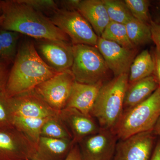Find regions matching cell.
I'll return each instance as SVG.
<instances>
[{
	"label": "cell",
	"instance_id": "1",
	"mask_svg": "<svg viewBox=\"0 0 160 160\" xmlns=\"http://www.w3.org/2000/svg\"><path fill=\"white\" fill-rule=\"evenodd\" d=\"M56 73L40 57L34 42L27 39L24 40L18 46L9 71L6 87V98L32 91Z\"/></svg>",
	"mask_w": 160,
	"mask_h": 160
},
{
	"label": "cell",
	"instance_id": "2",
	"mask_svg": "<svg viewBox=\"0 0 160 160\" xmlns=\"http://www.w3.org/2000/svg\"><path fill=\"white\" fill-rule=\"evenodd\" d=\"M2 5L4 20L1 29L26 35L36 40L70 41L49 18L21 0L2 1Z\"/></svg>",
	"mask_w": 160,
	"mask_h": 160
},
{
	"label": "cell",
	"instance_id": "3",
	"mask_svg": "<svg viewBox=\"0 0 160 160\" xmlns=\"http://www.w3.org/2000/svg\"><path fill=\"white\" fill-rule=\"evenodd\" d=\"M129 86V74H123L104 83L90 115L101 128L114 131L124 112V102Z\"/></svg>",
	"mask_w": 160,
	"mask_h": 160
},
{
	"label": "cell",
	"instance_id": "4",
	"mask_svg": "<svg viewBox=\"0 0 160 160\" xmlns=\"http://www.w3.org/2000/svg\"><path fill=\"white\" fill-rule=\"evenodd\" d=\"M160 117V86L148 98L124 110L114 132L118 139L152 131Z\"/></svg>",
	"mask_w": 160,
	"mask_h": 160
},
{
	"label": "cell",
	"instance_id": "5",
	"mask_svg": "<svg viewBox=\"0 0 160 160\" xmlns=\"http://www.w3.org/2000/svg\"><path fill=\"white\" fill-rule=\"evenodd\" d=\"M72 46L73 60L70 70L76 82L90 85L106 82L110 70L97 48L86 45Z\"/></svg>",
	"mask_w": 160,
	"mask_h": 160
},
{
	"label": "cell",
	"instance_id": "6",
	"mask_svg": "<svg viewBox=\"0 0 160 160\" xmlns=\"http://www.w3.org/2000/svg\"><path fill=\"white\" fill-rule=\"evenodd\" d=\"M49 18L55 26L69 37L72 45L96 47L98 37L88 21L77 10L59 9Z\"/></svg>",
	"mask_w": 160,
	"mask_h": 160
},
{
	"label": "cell",
	"instance_id": "7",
	"mask_svg": "<svg viewBox=\"0 0 160 160\" xmlns=\"http://www.w3.org/2000/svg\"><path fill=\"white\" fill-rule=\"evenodd\" d=\"M75 81L69 69L56 73L38 85L34 90L52 108L60 111L66 108Z\"/></svg>",
	"mask_w": 160,
	"mask_h": 160
},
{
	"label": "cell",
	"instance_id": "8",
	"mask_svg": "<svg viewBox=\"0 0 160 160\" xmlns=\"http://www.w3.org/2000/svg\"><path fill=\"white\" fill-rule=\"evenodd\" d=\"M35 47L40 57L56 72L71 69L73 60V46L69 42L36 40Z\"/></svg>",
	"mask_w": 160,
	"mask_h": 160
},
{
	"label": "cell",
	"instance_id": "9",
	"mask_svg": "<svg viewBox=\"0 0 160 160\" xmlns=\"http://www.w3.org/2000/svg\"><path fill=\"white\" fill-rule=\"evenodd\" d=\"M118 138L114 132L101 128L78 143L82 160H112Z\"/></svg>",
	"mask_w": 160,
	"mask_h": 160
},
{
	"label": "cell",
	"instance_id": "10",
	"mask_svg": "<svg viewBox=\"0 0 160 160\" xmlns=\"http://www.w3.org/2000/svg\"><path fill=\"white\" fill-rule=\"evenodd\" d=\"M36 146L16 128L0 132V160H32Z\"/></svg>",
	"mask_w": 160,
	"mask_h": 160
},
{
	"label": "cell",
	"instance_id": "11",
	"mask_svg": "<svg viewBox=\"0 0 160 160\" xmlns=\"http://www.w3.org/2000/svg\"><path fill=\"white\" fill-rule=\"evenodd\" d=\"M7 99L13 116L48 118L60 113L49 106L34 90Z\"/></svg>",
	"mask_w": 160,
	"mask_h": 160
},
{
	"label": "cell",
	"instance_id": "12",
	"mask_svg": "<svg viewBox=\"0 0 160 160\" xmlns=\"http://www.w3.org/2000/svg\"><path fill=\"white\" fill-rule=\"evenodd\" d=\"M153 133L141 132L119 140L112 160H149L154 144Z\"/></svg>",
	"mask_w": 160,
	"mask_h": 160
},
{
	"label": "cell",
	"instance_id": "13",
	"mask_svg": "<svg viewBox=\"0 0 160 160\" xmlns=\"http://www.w3.org/2000/svg\"><path fill=\"white\" fill-rule=\"evenodd\" d=\"M96 47L114 77L129 74L130 66L137 54V49H127L101 37L98 39Z\"/></svg>",
	"mask_w": 160,
	"mask_h": 160
},
{
	"label": "cell",
	"instance_id": "14",
	"mask_svg": "<svg viewBox=\"0 0 160 160\" xmlns=\"http://www.w3.org/2000/svg\"><path fill=\"white\" fill-rule=\"evenodd\" d=\"M60 116L71 132L75 144L101 129L97 121L91 115L74 108H65L60 111Z\"/></svg>",
	"mask_w": 160,
	"mask_h": 160
},
{
	"label": "cell",
	"instance_id": "15",
	"mask_svg": "<svg viewBox=\"0 0 160 160\" xmlns=\"http://www.w3.org/2000/svg\"><path fill=\"white\" fill-rule=\"evenodd\" d=\"M104 83L90 85L75 81L66 108H74L84 114L90 115L99 92Z\"/></svg>",
	"mask_w": 160,
	"mask_h": 160
},
{
	"label": "cell",
	"instance_id": "16",
	"mask_svg": "<svg viewBox=\"0 0 160 160\" xmlns=\"http://www.w3.org/2000/svg\"><path fill=\"white\" fill-rule=\"evenodd\" d=\"M75 144L72 140L41 136L32 160H66Z\"/></svg>",
	"mask_w": 160,
	"mask_h": 160
},
{
	"label": "cell",
	"instance_id": "17",
	"mask_svg": "<svg viewBox=\"0 0 160 160\" xmlns=\"http://www.w3.org/2000/svg\"><path fill=\"white\" fill-rule=\"evenodd\" d=\"M78 11L91 25L98 37L110 22L102 0H81Z\"/></svg>",
	"mask_w": 160,
	"mask_h": 160
},
{
	"label": "cell",
	"instance_id": "18",
	"mask_svg": "<svg viewBox=\"0 0 160 160\" xmlns=\"http://www.w3.org/2000/svg\"><path fill=\"white\" fill-rule=\"evenodd\" d=\"M159 84L154 75L129 84L124 102V111L134 107L150 96Z\"/></svg>",
	"mask_w": 160,
	"mask_h": 160
},
{
	"label": "cell",
	"instance_id": "19",
	"mask_svg": "<svg viewBox=\"0 0 160 160\" xmlns=\"http://www.w3.org/2000/svg\"><path fill=\"white\" fill-rule=\"evenodd\" d=\"M154 63L151 52L143 50L136 56L130 66L129 72V84L153 75Z\"/></svg>",
	"mask_w": 160,
	"mask_h": 160
},
{
	"label": "cell",
	"instance_id": "20",
	"mask_svg": "<svg viewBox=\"0 0 160 160\" xmlns=\"http://www.w3.org/2000/svg\"><path fill=\"white\" fill-rule=\"evenodd\" d=\"M48 118H38L13 116V126L15 128L22 132L31 141L37 148L41 137L42 128Z\"/></svg>",
	"mask_w": 160,
	"mask_h": 160
},
{
	"label": "cell",
	"instance_id": "21",
	"mask_svg": "<svg viewBox=\"0 0 160 160\" xmlns=\"http://www.w3.org/2000/svg\"><path fill=\"white\" fill-rule=\"evenodd\" d=\"M21 34L0 28V58L12 65L17 54Z\"/></svg>",
	"mask_w": 160,
	"mask_h": 160
},
{
	"label": "cell",
	"instance_id": "22",
	"mask_svg": "<svg viewBox=\"0 0 160 160\" xmlns=\"http://www.w3.org/2000/svg\"><path fill=\"white\" fill-rule=\"evenodd\" d=\"M125 26L129 39L136 48L152 41L150 25L142 22L133 18Z\"/></svg>",
	"mask_w": 160,
	"mask_h": 160
},
{
	"label": "cell",
	"instance_id": "23",
	"mask_svg": "<svg viewBox=\"0 0 160 160\" xmlns=\"http://www.w3.org/2000/svg\"><path fill=\"white\" fill-rule=\"evenodd\" d=\"M41 136L57 139L72 140V136L59 114L47 119L41 131Z\"/></svg>",
	"mask_w": 160,
	"mask_h": 160
},
{
	"label": "cell",
	"instance_id": "24",
	"mask_svg": "<svg viewBox=\"0 0 160 160\" xmlns=\"http://www.w3.org/2000/svg\"><path fill=\"white\" fill-rule=\"evenodd\" d=\"M101 38L117 43L127 49H137L129 39L125 24L110 22L103 31Z\"/></svg>",
	"mask_w": 160,
	"mask_h": 160
},
{
	"label": "cell",
	"instance_id": "25",
	"mask_svg": "<svg viewBox=\"0 0 160 160\" xmlns=\"http://www.w3.org/2000/svg\"><path fill=\"white\" fill-rule=\"evenodd\" d=\"M110 22L126 24L133 18L124 1L102 0Z\"/></svg>",
	"mask_w": 160,
	"mask_h": 160
},
{
	"label": "cell",
	"instance_id": "26",
	"mask_svg": "<svg viewBox=\"0 0 160 160\" xmlns=\"http://www.w3.org/2000/svg\"><path fill=\"white\" fill-rule=\"evenodd\" d=\"M124 2L134 18L142 22L150 25L152 20L149 15V1L125 0Z\"/></svg>",
	"mask_w": 160,
	"mask_h": 160
},
{
	"label": "cell",
	"instance_id": "27",
	"mask_svg": "<svg viewBox=\"0 0 160 160\" xmlns=\"http://www.w3.org/2000/svg\"><path fill=\"white\" fill-rule=\"evenodd\" d=\"M23 3L36 11L49 18L59 9L56 1L52 0H21Z\"/></svg>",
	"mask_w": 160,
	"mask_h": 160
},
{
	"label": "cell",
	"instance_id": "28",
	"mask_svg": "<svg viewBox=\"0 0 160 160\" xmlns=\"http://www.w3.org/2000/svg\"><path fill=\"white\" fill-rule=\"evenodd\" d=\"M13 115L6 97H0V132L14 128Z\"/></svg>",
	"mask_w": 160,
	"mask_h": 160
},
{
	"label": "cell",
	"instance_id": "29",
	"mask_svg": "<svg viewBox=\"0 0 160 160\" xmlns=\"http://www.w3.org/2000/svg\"><path fill=\"white\" fill-rule=\"evenodd\" d=\"M11 65L0 58V97H6V85Z\"/></svg>",
	"mask_w": 160,
	"mask_h": 160
},
{
	"label": "cell",
	"instance_id": "30",
	"mask_svg": "<svg viewBox=\"0 0 160 160\" xmlns=\"http://www.w3.org/2000/svg\"><path fill=\"white\" fill-rule=\"evenodd\" d=\"M81 0H62L56 1L59 9L67 11L77 10Z\"/></svg>",
	"mask_w": 160,
	"mask_h": 160
},
{
	"label": "cell",
	"instance_id": "31",
	"mask_svg": "<svg viewBox=\"0 0 160 160\" xmlns=\"http://www.w3.org/2000/svg\"><path fill=\"white\" fill-rule=\"evenodd\" d=\"M151 27L152 39L156 45V48L160 52V23L153 22L150 23Z\"/></svg>",
	"mask_w": 160,
	"mask_h": 160
},
{
	"label": "cell",
	"instance_id": "32",
	"mask_svg": "<svg viewBox=\"0 0 160 160\" xmlns=\"http://www.w3.org/2000/svg\"><path fill=\"white\" fill-rule=\"evenodd\" d=\"M151 53L154 63L153 75L156 78L160 86V52L155 47Z\"/></svg>",
	"mask_w": 160,
	"mask_h": 160
},
{
	"label": "cell",
	"instance_id": "33",
	"mask_svg": "<svg viewBox=\"0 0 160 160\" xmlns=\"http://www.w3.org/2000/svg\"><path fill=\"white\" fill-rule=\"evenodd\" d=\"M66 160H82L78 144H75Z\"/></svg>",
	"mask_w": 160,
	"mask_h": 160
},
{
	"label": "cell",
	"instance_id": "34",
	"mask_svg": "<svg viewBox=\"0 0 160 160\" xmlns=\"http://www.w3.org/2000/svg\"><path fill=\"white\" fill-rule=\"evenodd\" d=\"M149 160H160V142H158L155 147Z\"/></svg>",
	"mask_w": 160,
	"mask_h": 160
},
{
	"label": "cell",
	"instance_id": "35",
	"mask_svg": "<svg viewBox=\"0 0 160 160\" xmlns=\"http://www.w3.org/2000/svg\"><path fill=\"white\" fill-rule=\"evenodd\" d=\"M152 131L155 134L160 136V117L158 119Z\"/></svg>",
	"mask_w": 160,
	"mask_h": 160
},
{
	"label": "cell",
	"instance_id": "36",
	"mask_svg": "<svg viewBox=\"0 0 160 160\" xmlns=\"http://www.w3.org/2000/svg\"><path fill=\"white\" fill-rule=\"evenodd\" d=\"M4 20V16L3 15L2 16H0V28H1V26H2V24L3 21Z\"/></svg>",
	"mask_w": 160,
	"mask_h": 160
},
{
	"label": "cell",
	"instance_id": "37",
	"mask_svg": "<svg viewBox=\"0 0 160 160\" xmlns=\"http://www.w3.org/2000/svg\"><path fill=\"white\" fill-rule=\"evenodd\" d=\"M2 1H0V16L2 15Z\"/></svg>",
	"mask_w": 160,
	"mask_h": 160
}]
</instances>
